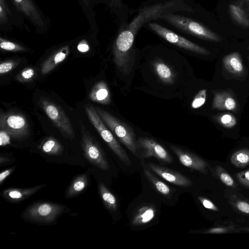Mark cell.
<instances>
[{
    "instance_id": "obj_1",
    "label": "cell",
    "mask_w": 249,
    "mask_h": 249,
    "mask_svg": "<svg viewBox=\"0 0 249 249\" xmlns=\"http://www.w3.org/2000/svg\"><path fill=\"white\" fill-rule=\"evenodd\" d=\"M96 111L105 124L120 141L135 155H137L138 148L136 135L133 130L126 123L121 121L107 110L98 107Z\"/></svg>"
},
{
    "instance_id": "obj_2",
    "label": "cell",
    "mask_w": 249,
    "mask_h": 249,
    "mask_svg": "<svg viewBox=\"0 0 249 249\" xmlns=\"http://www.w3.org/2000/svg\"><path fill=\"white\" fill-rule=\"evenodd\" d=\"M85 108L91 123L114 153L125 164L131 166V161L126 152L115 138L111 131L107 128L98 114L96 108L90 104H87Z\"/></svg>"
},
{
    "instance_id": "obj_3",
    "label": "cell",
    "mask_w": 249,
    "mask_h": 249,
    "mask_svg": "<svg viewBox=\"0 0 249 249\" xmlns=\"http://www.w3.org/2000/svg\"><path fill=\"white\" fill-rule=\"evenodd\" d=\"M80 124L82 133L81 143L85 158L99 169L108 170V162L101 146L81 121Z\"/></svg>"
},
{
    "instance_id": "obj_4",
    "label": "cell",
    "mask_w": 249,
    "mask_h": 249,
    "mask_svg": "<svg viewBox=\"0 0 249 249\" xmlns=\"http://www.w3.org/2000/svg\"><path fill=\"white\" fill-rule=\"evenodd\" d=\"M39 104L61 133L66 138L74 137L71 122L64 109L48 99L41 97Z\"/></svg>"
},
{
    "instance_id": "obj_5",
    "label": "cell",
    "mask_w": 249,
    "mask_h": 249,
    "mask_svg": "<svg viewBox=\"0 0 249 249\" xmlns=\"http://www.w3.org/2000/svg\"><path fill=\"white\" fill-rule=\"evenodd\" d=\"M163 18L178 28L200 38L215 42L222 40L218 35L190 18L172 14H166Z\"/></svg>"
},
{
    "instance_id": "obj_6",
    "label": "cell",
    "mask_w": 249,
    "mask_h": 249,
    "mask_svg": "<svg viewBox=\"0 0 249 249\" xmlns=\"http://www.w3.org/2000/svg\"><path fill=\"white\" fill-rule=\"evenodd\" d=\"M64 211L60 204L49 202H38L30 206L24 213V217L30 220L42 223H51Z\"/></svg>"
},
{
    "instance_id": "obj_7",
    "label": "cell",
    "mask_w": 249,
    "mask_h": 249,
    "mask_svg": "<svg viewBox=\"0 0 249 249\" xmlns=\"http://www.w3.org/2000/svg\"><path fill=\"white\" fill-rule=\"evenodd\" d=\"M134 41L133 33L129 31L122 32L118 36L114 48V61L120 71L125 72L129 63V52Z\"/></svg>"
},
{
    "instance_id": "obj_8",
    "label": "cell",
    "mask_w": 249,
    "mask_h": 249,
    "mask_svg": "<svg viewBox=\"0 0 249 249\" xmlns=\"http://www.w3.org/2000/svg\"><path fill=\"white\" fill-rule=\"evenodd\" d=\"M138 150H141V158L154 157L158 160L171 163L173 158L168 151L153 139L142 137L136 140Z\"/></svg>"
},
{
    "instance_id": "obj_9",
    "label": "cell",
    "mask_w": 249,
    "mask_h": 249,
    "mask_svg": "<svg viewBox=\"0 0 249 249\" xmlns=\"http://www.w3.org/2000/svg\"><path fill=\"white\" fill-rule=\"evenodd\" d=\"M150 28L170 43L182 48L204 55L210 52L205 49L183 37L156 23L149 24Z\"/></svg>"
},
{
    "instance_id": "obj_10",
    "label": "cell",
    "mask_w": 249,
    "mask_h": 249,
    "mask_svg": "<svg viewBox=\"0 0 249 249\" xmlns=\"http://www.w3.org/2000/svg\"><path fill=\"white\" fill-rule=\"evenodd\" d=\"M0 129L5 130L14 139L25 136L28 132V125L26 119L18 114H4L1 112Z\"/></svg>"
},
{
    "instance_id": "obj_11",
    "label": "cell",
    "mask_w": 249,
    "mask_h": 249,
    "mask_svg": "<svg viewBox=\"0 0 249 249\" xmlns=\"http://www.w3.org/2000/svg\"><path fill=\"white\" fill-rule=\"evenodd\" d=\"M170 148L184 166L204 175L208 174L211 166L204 160L194 153L175 145H170Z\"/></svg>"
},
{
    "instance_id": "obj_12",
    "label": "cell",
    "mask_w": 249,
    "mask_h": 249,
    "mask_svg": "<svg viewBox=\"0 0 249 249\" xmlns=\"http://www.w3.org/2000/svg\"><path fill=\"white\" fill-rule=\"evenodd\" d=\"M146 165L153 172L172 184L183 187H188L193 185L189 178L177 171L151 162H148Z\"/></svg>"
},
{
    "instance_id": "obj_13",
    "label": "cell",
    "mask_w": 249,
    "mask_h": 249,
    "mask_svg": "<svg viewBox=\"0 0 249 249\" xmlns=\"http://www.w3.org/2000/svg\"><path fill=\"white\" fill-rule=\"evenodd\" d=\"M224 196L234 211L249 216V200L247 198L231 188L225 190Z\"/></svg>"
},
{
    "instance_id": "obj_14",
    "label": "cell",
    "mask_w": 249,
    "mask_h": 249,
    "mask_svg": "<svg viewBox=\"0 0 249 249\" xmlns=\"http://www.w3.org/2000/svg\"><path fill=\"white\" fill-rule=\"evenodd\" d=\"M212 104L213 109L235 111L238 107L237 102L234 96L226 91H215Z\"/></svg>"
},
{
    "instance_id": "obj_15",
    "label": "cell",
    "mask_w": 249,
    "mask_h": 249,
    "mask_svg": "<svg viewBox=\"0 0 249 249\" xmlns=\"http://www.w3.org/2000/svg\"><path fill=\"white\" fill-rule=\"evenodd\" d=\"M17 9L34 23L42 26L43 18L38 9L31 0H13Z\"/></svg>"
},
{
    "instance_id": "obj_16",
    "label": "cell",
    "mask_w": 249,
    "mask_h": 249,
    "mask_svg": "<svg viewBox=\"0 0 249 249\" xmlns=\"http://www.w3.org/2000/svg\"><path fill=\"white\" fill-rule=\"evenodd\" d=\"M156 207L149 203H144L139 206L133 215L131 223L134 226H141L148 223L155 217Z\"/></svg>"
},
{
    "instance_id": "obj_17",
    "label": "cell",
    "mask_w": 249,
    "mask_h": 249,
    "mask_svg": "<svg viewBox=\"0 0 249 249\" xmlns=\"http://www.w3.org/2000/svg\"><path fill=\"white\" fill-rule=\"evenodd\" d=\"M46 185V184L40 185L24 189H9L2 192V196L8 200L15 202L20 201L33 195Z\"/></svg>"
},
{
    "instance_id": "obj_18",
    "label": "cell",
    "mask_w": 249,
    "mask_h": 249,
    "mask_svg": "<svg viewBox=\"0 0 249 249\" xmlns=\"http://www.w3.org/2000/svg\"><path fill=\"white\" fill-rule=\"evenodd\" d=\"M90 99L99 104L108 105L110 103V94L107 84L101 81L96 84L89 94Z\"/></svg>"
},
{
    "instance_id": "obj_19",
    "label": "cell",
    "mask_w": 249,
    "mask_h": 249,
    "mask_svg": "<svg viewBox=\"0 0 249 249\" xmlns=\"http://www.w3.org/2000/svg\"><path fill=\"white\" fill-rule=\"evenodd\" d=\"M225 69L230 73L235 75H241L244 71V67L238 52H233L225 55L223 58Z\"/></svg>"
},
{
    "instance_id": "obj_20",
    "label": "cell",
    "mask_w": 249,
    "mask_h": 249,
    "mask_svg": "<svg viewBox=\"0 0 249 249\" xmlns=\"http://www.w3.org/2000/svg\"><path fill=\"white\" fill-rule=\"evenodd\" d=\"M152 65L155 73L163 83L172 84L176 81L175 73L168 64L162 61L156 60Z\"/></svg>"
},
{
    "instance_id": "obj_21",
    "label": "cell",
    "mask_w": 249,
    "mask_h": 249,
    "mask_svg": "<svg viewBox=\"0 0 249 249\" xmlns=\"http://www.w3.org/2000/svg\"><path fill=\"white\" fill-rule=\"evenodd\" d=\"M142 165L145 177L154 188L161 195L169 197L172 192L171 189L154 175L143 161L142 162Z\"/></svg>"
},
{
    "instance_id": "obj_22",
    "label": "cell",
    "mask_w": 249,
    "mask_h": 249,
    "mask_svg": "<svg viewBox=\"0 0 249 249\" xmlns=\"http://www.w3.org/2000/svg\"><path fill=\"white\" fill-rule=\"evenodd\" d=\"M69 52L68 47H65L49 57L42 65L41 73L45 75L53 70L59 63L64 61Z\"/></svg>"
},
{
    "instance_id": "obj_23",
    "label": "cell",
    "mask_w": 249,
    "mask_h": 249,
    "mask_svg": "<svg viewBox=\"0 0 249 249\" xmlns=\"http://www.w3.org/2000/svg\"><path fill=\"white\" fill-rule=\"evenodd\" d=\"M209 171L212 176L219 180L228 187L238 191H241V189L233 178L222 166L217 165L213 167H211Z\"/></svg>"
},
{
    "instance_id": "obj_24",
    "label": "cell",
    "mask_w": 249,
    "mask_h": 249,
    "mask_svg": "<svg viewBox=\"0 0 249 249\" xmlns=\"http://www.w3.org/2000/svg\"><path fill=\"white\" fill-rule=\"evenodd\" d=\"M229 11L236 23L243 27H249V17L243 7L237 4H231Z\"/></svg>"
},
{
    "instance_id": "obj_25",
    "label": "cell",
    "mask_w": 249,
    "mask_h": 249,
    "mask_svg": "<svg viewBox=\"0 0 249 249\" xmlns=\"http://www.w3.org/2000/svg\"><path fill=\"white\" fill-rule=\"evenodd\" d=\"M99 190L106 207L111 211H115L118 208V204L115 196L103 183L99 184Z\"/></svg>"
},
{
    "instance_id": "obj_26",
    "label": "cell",
    "mask_w": 249,
    "mask_h": 249,
    "mask_svg": "<svg viewBox=\"0 0 249 249\" xmlns=\"http://www.w3.org/2000/svg\"><path fill=\"white\" fill-rule=\"evenodd\" d=\"M231 162L236 168H241L249 165V149L242 148L234 152L231 157Z\"/></svg>"
},
{
    "instance_id": "obj_27",
    "label": "cell",
    "mask_w": 249,
    "mask_h": 249,
    "mask_svg": "<svg viewBox=\"0 0 249 249\" xmlns=\"http://www.w3.org/2000/svg\"><path fill=\"white\" fill-rule=\"evenodd\" d=\"M88 184V177L86 175L77 177L67 190V195L72 196L83 191Z\"/></svg>"
},
{
    "instance_id": "obj_28",
    "label": "cell",
    "mask_w": 249,
    "mask_h": 249,
    "mask_svg": "<svg viewBox=\"0 0 249 249\" xmlns=\"http://www.w3.org/2000/svg\"><path fill=\"white\" fill-rule=\"evenodd\" d=\"M42 151L50 155H58L62 151V146L54 138L50 137L47 139L41 145Z\"/></svg>"
},
{
    "instance_id": "obj_29",
    "label": "cell",
    "mask_w": 249,
    "mask_h": 249,
    "mask_svg": "<svg viewBox=\"0 0 249 249\" xmlns=\"http://www.w3.org/2000/svg\"><path fill=\"white\" fill-rule=\"evenodd\" d=\"M213 119L222 126L231 128L237 124L236 118L230 113L219 114L214 116Z\"/></svg>"
},
{
    "instance_id": "obj_30",
    "label": "cell",
    "mask_w": 249,
    "mask_h": 249,
    "mask_svg": "<svg viewBox=\"0 0 249 249\" xmlns=\"http://www.w3.org/2000/svg\"><path fill=\"white\" fill-rule=\"evenodd\" d=\"M238 229H236L233 225L228 226H222L213 227L204 231L203 233L207 234H222L238 232Z\"/></svg>"
},
{
    "instance_id": "obj_31",
    "label": "cell",
    "mask_w": 249,
    "mask_h": 249,
    "mask_svg": "<svg viewBox=\"0 0 249 249\" xmlns=\"http://www.w3.org/2000/svg\"><path fill=\"white\" fill-rule=\"evenodd\" d=\"M207 90L203 89L200 90L194 98L191 106L193 108H197L203 106L206 99Z\"/></svg>"
},
{
    "instance_id": "obj_32",
    "label": "cell",
    "mask_w": 249,
    "mask_h": 249,
    "mask_svg": "<svg viewBox=\"0 0 249 249\" xmlns=\"http://www.w3.org/2000/svg\"><path fill=\"white\" fill-rule=\"evenodd\" d=\"M0 48L4 50L10 51H23L25 50L22 46L12 42L5 40L0 38Z\"/></svg>"
},
{
    "instance_id": "obj_33",
    "label": "cell",
    "mask_w": 249,
    "mask_h": 249,
    "mask_svg": "<svg viewBox=\"0 0 249 249\" xmlns=\"http://www.w3.org/2000/svg\"><path fill=\"white\" fill-rule=\"evenodd\" d=\"M235 177L241 185L249 189V169L235 174Z\"/></svg>"
},
{
    "instance_id": "obj_34",
    "label": "cell",
    "mask_w": 249,
    "mask_h": 249,
    "mask_svg": "<svg viewBox=\"0 0 249 249\" xmlns=\"http://www.w3.org/2000/svg\"><path fill=\"white\" fill-rule=\"evenodd\" d=\"M197 198L203 205V206L206 209L215 212L219 211L218 207L212 201H211L207 198L199 196H198Z\"/></svg>"
},
{
    "instance_id": "obj_35",
    "label": "cell",
    "mask_w": 249,
    "mask_h": 249,
    "mask_svg": "<svg viewBox=\"0 0 249 249\" xmlns=\"http://www.w3.org/2000/svg\"><path fill=\"white\" fill-rule=\"evenodd\" d=\"M10 135L4 129H0V145L5 146L10 143Z\"/></svg>"
},
{
    "instance_id": "obj_36",
    "label": "cell",
    "mask_w": 249,
    "mask_h": 249,
    "mask_svg": "<svg viewBox=\"0 0 249 249\" xmlns=\"http://www.w3.org/2000/svg\"><path fill=\"white\" fill-rule=\"evenodd\" d=\"M15 63L13 61H6L0 64V73L5 74L10 71L14 67Z\"/></svg>"
},
{
    "instance_id": "obj_37",
    "label": "cell",
    "mask_w": 249,
    "mask_h": 249,
    "mask_svg": "<svg viewBox=\"0 0 249 249\" xmlns=\"http://www.w3.org/2000/svg\"><path fill=\"white\" fill-rule=\"evenodd\" d=\"M0 23H2L7 19L6 14H8V9L7 8L4 0H0Z\"/></svg>"
},
{
    "instance_id": "obj_38",
    "label": "cell",
    "mask_w": 249,
    "mask_h": 249,
    "mask_svg": "<svg viewBox=\"0 0 249 249\" xmlns=\"http://www.w3.org/2000/svg\"><path fill=\"white\" fill-rule=\"evenodd\" d=\"M35 74L34 70L32 68H27L21 73V77L24 80L31 79Z\"/></svg>"
},
{
    "instance_id": "obj_39",
    "label": "cell",
    "mask_w": 249,
    "mask_h": 249,
    "mask_svg": "<svg viewBox=\"0 0 249 249\" xmlns=\"http://www.w3.org/2000/svg\"><path fill=\"white\" fill-rule=\"evenodd\" d=\"M13 170L14 169L13 168H10L3 171L0 174V185L2 183L4 180L10 175V174L13 172Z\"/></svg>"
},
{
    "instance_id": "obj_40",
    "label": "cell",
    "mask_w": 249,
    "mask_h": 249,
    "mask_svg": "<svg viewBox=\"0 0 249 249\" xmlns=\"http://www.w3.org/2000/svg\"><path fill=\"white\" fill-rule=\"evenodd\" d=\"M77 49L81 52H87L89 50V46L87 43L81 42L78 45Z\"/></svg>"
},
{
    "instance_id": "obj_41",
    "label": "cell",
    "mask_w": 249,
    "mask_h": 249,
    "mask_svg": "<svg viewBox=\"0 0 249 249\" xmlns=\"http://www.w3.org/2000/svg\"><path fill=\"white\" fill-rule=\"evenodd\" d=\"M9 160L7 158L3 157L2 156L0 157V164H2L4 163H6V162H8Z\"/></svg>"
},
{
    "instance_id": "obj_42",
    "label": "cell",
    "mask_w": 249,
    "mask_h": 249,
    "mask_svg": "<svg viewBox=\"0 0 249 249\" xmlns=\"http://www.w3.org/2000/svg\"><path fill=\"white\" fill-rule=\"evenodd\" d=\"M247 1H248V3L249 4V0H247Z\"/></svg>"
}]
</instances>
